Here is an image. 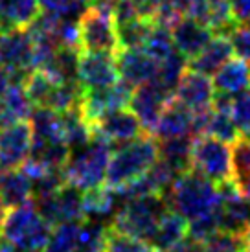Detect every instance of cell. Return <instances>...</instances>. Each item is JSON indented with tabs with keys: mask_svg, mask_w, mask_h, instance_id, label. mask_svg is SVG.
I'll return each mask as SVG.
<instances>
[{
	"mask_svg": "<svg viewBox=\"0 0 250 252\" xmlns=\"http://www.w3.org/2000/svg\"><path fill=\"white\" fill-rule=\"evenodd\" d=\"M91 127L92 134L101 136L107 142H111L112 147L118 146V144L131 142L146 133L142 124H140L138 116L127 107L105 112L97 120L92 122Z\"/></svg>",
	"mask_w": 250,
	"mask_h": 252,
	"instance_id": "obj_10",
	"label": "cell"
},
{
	"mask_svg": "<svg viewBox=\"0 0 250 252\" xmlns=\"http://www.w3.org/2000/svg\"><path fill=\"white\" fill-rule=\"evenodd\" d=\"M30 124L33 129V142H64L61 112L46 107H35Z\"/></svg>",
	"mask_w": 250,
	"mask_h": 252,
	"instance_id": "obj_25",
	"label": "cell"
},
{
	"mask_svg": "<svg viewBox=\"0 0 250 252\" xmlns=\"http://www.w3.org/2000/svg\"><path fill=\"white\" fill-rule=\"evenodd\" d=\"M4 219H6V206L0 201V230H2V224H4Z\"/></svg>",
	"mask_w": 250,
	"mask_h": 252,
	"instance_id": "obj_41",
	"label": "cell"
},
{
	"mask_svg": "<svg viewBox=\"0 0 250 252\" xmlns=\"http://www.w3.org/2000/svg\"><path fill=\"white\" fill-rule=\"evenodd\" d=\"M118 193L109 186H97V188L83 189V208L89 217H101L114 210Z\"/></svg>",
	"mask_w": 250,
	"mask_h": 252,
	"instance_id": "obj_28",
	"label": "cell"
},
{
	"mask_svg": "<svg viewBox=\"0 0 250 252\" xmlns=\"http://www.w3.org/2000/svg\"><path fill=\"white\" fill-rule=\"evenodd\" d=\"M81 2H85V4H89V6H91V4H96L97 0H81Z\"/></svg>",
	"mask_w": 250,
	"mask_h": 252,
	"instance_id": "obj_42",
	"label": "cell"
},
{
	"mask_svg": "<svg viewBox=\"0 0 250 252\" xmlns=\"http://www.w3.org/2000/svg\"><path fill=\"white\" fill-rule=\"evenodd\" d=\"M0 252H15V249L9 243H7L6 239L0 236Z\"/></svg>",
	"mask_w": 250,
	"mask_h": 252,
	"instance_id": "obj_40",
	"label": "cell"
},
{
	"mask_svg": "<svg viewBox=\"0 0 250 252\" xmlns=\"http://www.w3.org/2000/svg\"><path fill=\"white\" fill-rule=\"evenodd\" d=\"M166 201L169 210L181 214L188 221H193L216 212L221 204V195L216 182L195 169H188L175 179L171 188L166 191Z\"/></svg>",
	"mask_w": 250,
	"mask_h": 252,
	"instance_id": "obj_1",
	"label": "cell"
},
{
	"mask_svg": "<svg viewBox=\"0 0 250 252\" xmlns=\"http://www.w3.org/2000/svg\"><path fill=\"white\" fill-rule=\"evenodd\" d=\"M9 85H11V77H9V72L4 68V66H0V98L4 96L9 89Z\"/></svg>",
	"mask_w": 250,
	"mask_h": 252,
	"instance_id": "obj_38",
	"label": "cell"
},
{
	"mask_svg": "<svg viewBox=\"0 0 250 252\" xmlns=\"http://www.w3.org/2000/svg\"><path fill=\"white\" fill-rule=\"evenodd\" d=\"M228 39L232 42L234 56L250 63V28H247L243 24H237Z\"/></svg>",
	"mask_w": 250,
	"mask_h": 252,
	"instance_id": "obj_35",
	"label": "cell"
},
{
	"mask_svg": "<svg viewBox=\"0 0 250 252\" xmlns=\"http://www.w3.org/2000/svg\"><path fill=\"white\" fill-rule=\"evenodd\" d=\"M175 98L193 112L208 111L212 109V103L216 98V87L210 76L188 68L177 85Z\"/></svg>",
	"mask_w": 250,
	"mask_h": 252,
	"instance_id": "obj_13",
	"label": "cell"
},
{
	"mask_svg": "<svg viewBox=\"0 0 250 252\" xmlns=\"http://www.w3.org/2000/svg\"><path fill=\"white\" fill-rule=\"evenodd\" d=\"M77 79L83 89H103L120 81V70L116 57L109 54L81 52Z\"/></svg>",
	"mask_w": 250,
	"mask_h": 252,
	"instance_id": "obj_12",
	"label": "cell"
},
{
	"mask_svg": "<svg viewBox=\"0 0 250 252\" xmlns=\"http://www.w3.org/2000/svg\"><path fill=\"white\" fill-rule=\"evenodd\" d=\"M202 245L206 252H247L249 236L228 230H217Z\"/></svg>",
	"mask_w": 250,
	"mask_h": 252,
	"instance_id": "obj_32",
	"label": "cell"
},
{
	"mask_svg": "<svg viewBox=\"0 0 250 252\" xmlns=\"http://www.w3.org/2000/svg\"><path fill=\"white\" fill-rule=\"evenodd\" d=\"M167 252H206L204 251V245L201 241H195L193 238L188 236L186 239H182L179 245H175L173 249H169Z\"/></svg>",
	"mask_w": 250,
	"mask_h": 252,
	"instance_id": "obj_37",
	"label": "cell"
},
{
	"mask_svg": "<svg viewBox=\"0 0 250 252\" xmlns=\"http://www.w3.org/2000/svg\"><path fill=\"white\" fill-rule=\"evenodd\" d=\"M232 144L214 136H197L191 147L189 169L199 171L216 184L234 181V149Z\"/></svg>",
	"mask_w": 250,
	"mask_h": 252,
	"instance_id": "obj_7",
	"label": "cell"
},
{
	"mask_svg": "<svg viewBox=\"0 0 250 252\" xmlns=\"http://www.w3.org/2000/svg\"><path fill=\"white\" fill-rule=\"evenodd\" d=\"M33 146V129L30 120L0 129V168H21L28 160Z\"/></svg>",
	"mask_w": 250,
	"mask_h": 252,
	"instance_id": "obj_11",
	"label": "cell"
},
{
	"mask_svg": "<svg viewBox=\"0 0 250 252\" xmlns=\"http://www.w3.org/2000/svg\"><path fill=\"white\" fill-rule=\"evenodd\" d=\"M116 63L120 77L134 89L151 83L158 72V61H155L146 50H122L116 56Z\"/></svg>",
	"mask_w": 250,
	"mask_h": 252,
	"instance_id": "obj_16",
	"label": "cell"
},
{
	"mask_svg": "<svg viewBox=\"0 0 250 252\" xmlns=\"http://www.w3.org/2000/svg\"><path fill=\"white\" fill-rule=\"evenodd\" d=\"M144 50H146L149 56L153 57L155 61H164L167 57L173 54L175 50V42H173V33H171V28H167L164 24H156L155 22L151 33L147 37L146 44H144Z\"/></svg>",
	"mask_w": 250,
	"mask_h": 252,
	"instance_id": "obj_30",
	"label": "cell"
},
{
	"mask_svg": "<svg viewBox=\"0 0 250 252\" xmlns=\"http://www.w3.org/2000/svg\"><path fill=\"white\" fill-rule=\"evenodd\" d=\"M206 134L222 142H228V144H237L241 140V133L237 129L236 122L232 120V114L224 111H214V109H212L208 127H206Z\"/></svg>",
	"mask_w": 250,
	"mask_h": 252,
	"instance_id": "obj_31",
	"label": "cell"
},
{
	"mask_svg": "<svg viewBox=\"0 0 250 252\" xmlns=\"http://www.w3.org/2000/svg\"><path fill=\"white\" fill-rule=\"evenodd\" d=\"M214 87L216 92L230 96L250 89V63L234 56L214 74Z\"/></svg>",
	"mask_w": 250,
	"mask_h": 252,
	"instance_id": "obj_21",
	"label": "cell"
},
{
	"mask_svg": "<svg viewBox=\"0 0 250 252\" xmlns=\"http://www.w3.org/2000/svg\"><path fill=\"white\" fill-rule=\"evenodd\" d=\"M33 109V103L30 101L28 94L24 91V85L11 83L6 94L0 98V129L13 126L22 120H30Z\"/></svg>",
	"mask_w": 250,
	"mask_h": 252,
	"instance_id": "obj_22",
	"label": "cell"
},
{
	"mask_svg": "<svg viewBox=\"0 0 250 252\" xmlns=\"http://www.w3.org/2000/svg\"><path fill=\"white\" fill-rule=\"evenodd\" d=\"M83 221H66L54 226L48 247L44 252H74L79 241V230Z\"/></svg>",
	"mask_w": 250,
	"mask_h": 252,
	"instance_id": "obj_29",
	"label": "cell"
},
{
	"mask_svg": "<svg viewBox=\"0 0 250 252\" xmlns=\"http://www.w3.org/2000/svg\"><path fill=\"white\" fill-rule=\"evenodd\" d=\"M232 57H234V50H232V42L228 37L214 35V39L193 59L188 61V68L206 74V76H214Z\"/></svg>",
	"mask_w": 250,
	"mask_h": 252,
	"instance_id": "obj_19",
	"label": "cell"
},
{
	"mask_svg": "<svg viewBox=\"0 0 250 252\" xmlns=\"http://www.w3.org/2000/svg\"><path fill=\"white\" fill-rule=\"evenodd\" d=\"M112 155V144L101 136L92 134L89 144L72 149L66 164H64V177L70 184L81 189H91L103 186L109 162Z\"/></svg>",
	"mask_w": 250,
	"mask_h": 252,
	"instance_id": "obj_4",
	"label": "cell"
},
{
	"mask_svg": "<svg viewBox=\"0 0 250 252\" xmlns=\"http://www.w3.org/2000/svg\"><path fill=\"white\" fill-rule=\"evenodd\" d=\"M79 46L81 52L118 56L122 52L116 21L111 9L99 4H92L79 19Z\"/></svg>",
	"mask_w": 250,
	"mask_h": 252,
	"instance_id": "obj_6",
	"label": "cell"
},
{
	"mask_svg": "<svg viewBox=\"0 0 250 252\" xmlns=\"http://www.w3.org/2000/svg\"><path fill=\"white\" fill-rule=\"evenodd\" d=\"M169 210L166 195H146L136 199H127L111 221L114 230L138 238L142 241H151L162 216Z\"/></svg>",
	"mask_w": 250,
	"mask_h": 252,
	"instance_id": "obj_5",
	"label": "cell"
},
{
	"mask_svg": "<svg viewBox=\"0 0 250 252\" xmlns=\"http://www.w3.org/2000/svg\"><path fill=\"white\" fill-rule=\"evenodd\" d=\"M41 11L39 0H0V32L28 28Z\"/></svg>",
	"mask_w": 250,
	"mask_h": 252,
	"instance_id": "obj_20",
	"label": "cell"
},
{
	"mask_svg": "<svg viewBox=\"0 0 250 252\" xmlns=\"http://www.w3.org/2000/svg\"><path fill=\"white\" fill-rule=\"evenodd\" d=\"M193 122L195 112L191 109H188L177 98H173L167 101L162 114H160L156 127L153 131V136L156 140H164V138L193 134Z\"/></svg>",
	"mask_w": 250,
	"mask_h": 252,
	"instance_id": "obj_17",
	"label": "cell"
},
{
	"mask_svg": "<svg viewBox=\"0 0 250 252\" xmlns=\"http://www.w3.org/2000/svg\"><path fill=\"white\" fill-rule=\"evenodd\" d=\"M230 114L241 133V138L250 140V89L234 96Z\"/></svg>",
	"mask_w": 250,
	"mask_h": 252,
	"instance_id": "obj_34",
	"label": "cell"
},
{
	"mask_svg": "<svg viewBox=\"0 0 250 252\" xmlns=\"http://www.w3.org/2000/svg\"><path fill=\"white\" fill-rule=\"evenodd\" d=\"M37 212L52 226L66 221H85L87 214L83 208V189L66 182L57 193L33 201Z\"/></svg>",
	"mask_w": 250,
	"mask_h": 252,
	"instance_id": "obj_8",
	"label": "cell"
},
{
	"mask_svg": "<svg viewBox=\"0 0 250 252\" xmlns=\"http://www.w3.org/2000/svg\"><path fill=\"white\" fill-rule=\"evenodd\" d=\"M171 33H173L175 48L179 50L188 61L193 59L214 39V32L208 26H204L202 22L195 21L189 15H182L181 19L175 22L171 26Z\"/></svg>",
	"mask_w": 250,
	"mask_h": 252,
	"instance_id": "obj_15",
	"label": "cell"
},
{
	"mask_svg": "<svg viewBox=\"0 0 250 252\" xmlns=\"http://www.w3.org/2000/svg\"><path fill=\"white\" fill-rule=\"evenodd\" d=\"M243 26H247V28H250V19H249V21H247V22H245Z\"/></svg>",
	"mask_w": 250,
	"mask_h": 252,
	"instance_id": "obj_43",
	"label": "cell"
},
{
	"mask_svg": "<svg viewBox=\"0 0 250 252\" xmlns=\"http://www.w3.org/2000/svg\"><path fill=\"white\" fill-rule=\"evenodd\" d=\"M103 252H156L147 241L132 238L127 234L114 230L111 224L107 226V238H105Z\"/></svg>",
	"mask_w": 250,
	"mask_h": 252,
	"instance_id": "obj_33",
	"label": "cell"
},
{
	"mask_svg": "<svg viewBox=\"0 0 250 252\" xmlns=\"http://www.w3.org/2000/svg\"><path fill=\"white\" fill-rule=\"evenodd\" d=\"M195 138H197L195 134H184V136L158 140V157L164 158L181 175L189 169V157Z\"/></svg>",
	"mask_w": 250,
	"mask_h": 252,
	"instance_id": "obj_24",
	"label": "cell"
},
{
	"mask_svg": "<svg viewBox=\"0 0 250 252\" xmlns=\"http://www.w3.org/2000/svg\"><path fill=\"white\" fill-rule=\"evenodd\" d=\"M0 201L7 210L33 201V184L21 168H0Z\"/></svg>",
	"mask_w": 250,
	"mask_h": 252,
	"instance_id": "obj_18",
	"label": "cell"
},
{
	"mask_svg": "<svg viewBox=\"0 0 250 252\" xmlns=\"http://www.w3.org/2000/svg\"><path fill=\"white\" fill-rule=\"evenodd\" d=\"M169 99H173V98L166 96V94L151 81V83L140 85V87L134 89V94H132V99H131V103H129V109L138 116L140 124L144 127V131L153 134L155 127H156V122H158L160 114H162V111H164V107H166V103Z\"/></svg>",
	"mask_w": 250,
	"mask_h": 252,
	"instance_id": "obj_14",
	"label": "cell"
},
{
	"mask_svg": "<svg viewBox=\"0 0 250 252\" xmlns=\"http://www.w3.org/2000/svg\"><path fill=\"white\" fill-rule=\"evenodd\" d=\"M153 26V21L142 19V17L118 24L116 28H118V39L122 50H144V44H146Z\"/></svg>",
	"mask_w": 250,
	"mask_h": 252,
	"instance_id": "obj_27",
	"label": "cell"
},
{
	"mask_svg": "<svg viewBox=\"0 0 250 252\" xmlns=\"http://www.w3.org/2000/svg\"><path fill=\"white\" fill-rule=\"evenodd\" d=\"M228 6L237 24H245L250 19V0H228Z\"/></svg>",
	"mask_w": 250,
	"mask_h": 252,
	"instance_id": "obj_36",
	"label": "cell"
},
{
	"mask_svg": "<svg viewBox=\"0 0 250 252\" xmlns=\"http://www.w3.org/2000/svg\"><path fill=\"white\" fill-rule=\"evenodd\" d=\"M158 160V140L151 133H144L125 144L114 146L105 177V186L120 191L127 184L146 173Z\"/></svg>",
	"mask_w": 250,
	"mask_h": 252,
	"instance_id": "obj_2",
	"label": "cell"
},
{
	"mask_svg": "<svg viewBox=\"0 0 250 252\" xmlns=\"http://www.w3.org/2000/svg\"><path fill=\"white\" fill-rule=\"evenodd\" d=\"M188 238V219L173 210H167L155 230L149 245L156 252H167Z\"/></svg>",
	"mask_w": 250,
	"mask_h": 252,
	"instance_id": "obj_23",
	"label": "cell"
},
{
	"mask_svg": "<svg viewBox=\"0 0 250 252\" xmlns=\"http://www.w3.org/2000/svg\"><path fill=\"white\" fill-rule=\"evenodd\" d=\"M132 94H134V87L120 77L118 83L111 85V87L83 89V96H81L79 107H81V112H83L85 118L92 124L94 120H97L105 112L129 107Z\"/></svg>",
	"mask_w": 250,
	"mask_h": 252,
	"instance_id": "obj_9",
	"label": "cell"
},
{
	"mask_svg": "<svg viewBox=\"0 0 250 252\" xmlns=\"http://www.w3.org/2000/svg\"><path fill=\"white\" fill-rule=\"evenodd\" d=\"M167 2H169L177 11H181L182 15H188L189 7L193 4V0H167Z\"/></svg>",
	"mask_w": 250,
	"mask_h": 252,
	"instance_id": "obj_39",
	"label": "cell"
},
{
	"mask_svg": "<svg viewBox=\"0 0 250 252\" xmlns=\"http://www.w3.org/2000/svg\"><path fill=\"white\" fill-rule=\"evenodd\" d=\"M54 226L44 221L35 208V203L22 204L6 212L0 236L19 252H44Z\"/></svg>",
	"mask_w": 250,
	"mask_h": 252,
	"instance_id": "obj_3",
	"label": "cell"
},
{
	"mask_svg": "<svg viewBox=\"0 0 250 252\" xmlns=\"http://www.w3.org/2000/svg\"><path fill=\"white\" fill-rule=\"evenodd\" d=\"M24 91L28 94L30 101L33 103V107H50V101H52V96L56 92L57 85L50 76H46L42 70H31L24 81Z\"/></svg>",
	"mask_w": 250,
	"mask_h": 252,
	"instance_id": "obj_26",
	"label": "cell"
}]
</instances>
